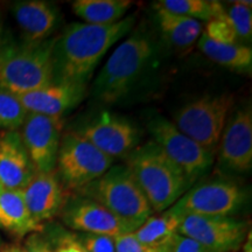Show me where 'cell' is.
Listing matches in <instances>:
<instances>
[{
  "label": "cell",
  "mask_w": 252,
  "mask_h": 252,
  "mask_svg": "<svg viewBox=\"0 0 252 252\" xmlns=\"http://www.w3.org/2000/svg\"><path fill=\"white\" fill-rule=\"evenodd\" d=\"M134 15L110 25L71 24L56 36L53 83L86 86L108 50L132 31Z\"/></svg>",
  "instance_id": "cell-1"
},
{
  "label": "cell",
  "mask_w": 252,
  "mask_h": 252,
  "mask_svg": "<svg viewBox=\"0 0 252 252\" xmlns=\"http://www.w3.org/2000/svg\"><path fill=\"white\" fill-rule=\"evenodd\" d=\"M153 36L139 27L113 50L94 80V98L113 104L127 96L149 69L156 56Z\"/></svg>",
  "instance_id": "cell-2"
},
{
  "label": "cell",
  "mask_w": 252,
  "mask_h": 252,
  "mask_svg": "<svg viewBox=\"0 0 252 252\" xmlns=\"http://www.w3.org/2000/svg\"><path fill=\"white\" fill-rule=\"evenodd\" d=\"M127 157L126 167L153 212H166L191 187L185 173L153 140L137 146Z\"/></svg>",
  "instance_id": "cell-3"
},
{
  "label": "cell",
  "mask_w": 252,
  "mask_h": 252,
  "mask_svg": "<svg viewBox=\"0 0 252 252\" xmlns=\"http://www.w3.org/2000/svg\"><path fill=\"white\" fill-rule=\"evenodd\" d=\"M56 36L39 42L5 39L0 48V88L14 94L53 84V48Z\"/></svg>",
  "instance_id": "cell-4"
},
{
  "label": "cell",
  "mask_w": 252,
  "mask_h": 252,
  "mask_svg": "<svg viewBox=\"0 0 252 252\" xmlns=\"http://www.w3.org/2000/svg\"><path fill=\"white\" fill-rule=\"evenodd\" d=\"M112 214L128 232H133L152 216L149 201L126 166H111L99 179L80 190Z\"/></svg>",
  "instance_id": "cell-5"
},
{
  "label": "cell",
  "mask_w": 252,
  "mask_h": 252,
  "mask_svg": "<svg viewBox=\"0 0 252 252\" xmlns=\"http://www.w3.org/2000/svg\"><path fill=\"white\" fill-rule=\"evenodd\" d=\"M232 105L234 98L228 94L200 97L176 112L174 125L195 143L214 152L219 146Z\"/></svg>",
  "instance_id": "cell-6"
},
{
  "label": "cell",
  "mask_w": 252,
  "mask_h": 252,
  "mask_svg": "<svg viewBox=\"0 0 252 252\" xmlns=\"http://www.w3.org/2000/svg\"><path fill=\"white\" fill-rule=\"evenodd\" d=\"M113 159L105 156L76 132L62 138L56 160L58 178L68 189L80 191L99 179L110 167Z\"/></svg>",
  "instance_id": "cell-7"
},
{
  "label": "cell",
  "mask_w": 252,
  "mask_h": 252,
  "mask_svg": "<svg viewBox=\"0 0 252 252\" xmlns=\"http://www.w3.org/2000/svg\"><path fill=\"white\" fill-rule=\"evenodd\" d=\"M147 130L154 143L185 173L190 185L213 166L214 152L195 143L162 116H153L147 123Z\"/></svg>",
  "instance_id": "cell-8"
},
{
  "label": "cell",
  "mask_w": 252,
  "mask_h": 252,
  "mask_svg": "<svg viewBox=\"0 0 252 252\" xmlns=\"http://www.w3.org/2000/svg\"><path fill=\"white\" fill-rule=\"evenodd\" d=\"M247 201V193L231 181H208L189 188L169 210L179 217L187 215L230 217Z\"/></svg>",
  "instance_id": "cell-9"
},
{
  "label": "cell",
  "mask_w": 252,
  "mask_h": 252,
  "mask_svg": "<svg viewBox=\"0 0 252 252\" xmlns=\"http://www.w3.org/2000/svg\"><path fill=\"white\" fill-rule=\"evenodd\" d=\"M248 224L234 217L187 215L181 217L178 234L189 237L210 252H237L247 239Z\"/></svg>",
  "instance_id": "cell-10"
},
{
  "label": "cell",
  "mask_w": 252,
  "mask_h": 252,
  "mask_svg": "<svg viewBox=\"0 0 252 252\" xmlns=\"http://www.w3.org/2000/svg\"><path fill=\"white\" fill-rule=\"evenodd\" d=\"M20 128L21 139L35 172H54L61 144L62 118L27 113Z\"/></svg>",
  "instance_id": "cell-11"
},
{
  "label": "cell",
  "mask_w": 252,
  "mask_h": 252,
  "mask_svg": "<svg viewBox=\"0 0 252 252\" xmlns=\"http://www.w3.org/2000/svg\"><path fill=\"white\" fill-rule=\"evenodd\" d=\"M76 133L112 159L128 156L140 139L139 131L128 119L109 111L100 112Z\"/></svg>",
  "instance_id": "cell-12"
},
{
  "label": "cell",
  "mask_w": 252,
  "mask_h": 252,
  "mask_svg": "<svg viewBox=\"0 0 252 252\" xmlns=\"http://www.w3.org/2000/svg\"><path fill=\"white\" fill-rule=\"evenodd\" d=\"M220 162L236 174L252 167V112L250 105L236 111L226 122L220 139Z\"/></svg>",
  "instance_id": "cell-13"
},
{
  "label": "cell",
  "mask_w": 252,
  "mask_h": 252,
  "mask_svg": "<svg viewBox=\"0 0 252 252\" xmlns=\"http://www.w3.org/2000/svg\"><path fill=\"white\" fill-rule=\"evenodd\" d=\"M62 220L72 230L84 234L117 237L128 234L124 225L99 203L84 196L65 200L61 210Z\"/></svg>",
  "instance_id": "cell-14"
},
{
  "label": "cell",
  "mask_w": 252,
  "mask_h": 252,
  "mask_svg": "<svg viewBox=\"0 0 252 252\" xmlns=\"http://www.w3.org/2000/svg\"><path fill=\"white\" fill-rule=\"evenodd\" d=\"M87 87L70 83H53L42 89L15 94L28 113L60 117L77 106L86 94Z\"/></svg>",
  "instance_id": "cell-15"
},
{
  "label": "cell",
  "mask_w": 252,
  "mask_h": 252,
  "mask_svg": "<svg viewBox=\"0 0 252 252\" xmlns=\"http://www.w3.org/2000/svg\"><path fill=\"white\" fill-rule=\"evenodd\" d=\"M20 132H0V185L9 190H23L35 175Z\"/></svg>",
  "instance_id": "cell-16"
},
{
  "label": "cell",
  "mask_w": 252,
  "mask_h": 252,
  "mask_svg": "<svg viewBox=\"0 0 252 252\" xmlns=\"http://www.w3.org/2000/svg\"><path fill=\"white\" fill-rule=\"evenodd\" d=\"M21 191L32 220L40 225L43 220L58 215L67 200L62 184L54 172L35 173Z\"/></svg>",
  "instance_id": "cell-17"
},
{
  "label": "cell",
  "mask_w": 252,
  "mask_h": 252,
  "mask_svg": "<svg viewBox=\"0 0 252 252\" xmlns=\"http://www.w3.org/2000/svg\"><path fill=\"white\" fill-rule=\"evenodd\" d=\"M12 13L24 40L39 42L52 37L60 23V11L54 4L43 0H24L11 5Z\"/></svg>",
  "instance_id": "cell-18"
},
{
  "label": "cell",
  "mask_w": 252,
  "mask_h": 252,
  "mask_svg": "<svg viewBox=\"0 0 252 252\" xmlns=\"http://www.w3.org/2000/svg\"><path fill=\"white\" fill-rule=\"evenodd\" d=\"M0 212L4 220L2 229L18 237L40 231L42 225L36 224L28 213L21 190L0 189Z\"/></svg>",
  "instance_id": "cell-19"
},
{
  "label": "cell",
  "mask_w": 252,
  "mask_h": 252,
  "mask_svg": "<svg viewBox=\"0 0 252 252\" xmlns=\"http://www.w3.org/2000/svg\"><path fill=\"white\" fill-rule=\"evenodd\" d=\"M153 7L156 9V18L160 32L176 48L184 49L190 47L202 34V25L200 21L172 13L156 4H153Z\"/></svg>",
  "instance_id": "cell-20"
},
{
  "label": "cell",
  "mask_w": 252,
  "mask_h": 252,
  "mask_svg": "<svg viewBox=\"0 0 252 252\" xmlns=\"http://www.w3.org/2000/svg\"><path fill=\"white\" fill-rule=\"evenodd\" d=\"M197 47L213 62L231 70L250 74L252 69V50L242 43H219L201 34Z\"/></svg>",
  "instance_id": "cell-21"
},
{
  "label": "cell",
  "mask_w": 252,
  "mask_h": 252,
  "mask_svg": "<svg viewBox=\"0 0 252 252\" xmlns=\"http://www.w3.org/2000/svg\"><path fill=\"white\" fill-rule=\"evenodd\" d=\"M133 2L130 0H76L72 11L90 25H110L125 18Z\"/></svg>",
  "instance_id": "cell-22"
},
{
  "label": "cell",
  "mask_w": 252,
  "mask_h": 252,
  "mask_svg": "<svg viewBox=\"0 0 252 252\" xmlns=\"http://www.w3.org/2000/svg\"><path fill=\"white\" fill-rule=\"evenodd\" d=\"M180 220L181 217L167 209L159 215L150 216L139 228L133 231V235L140 243L149 247H167L172 244L173 237L178 234Z\"/></svg>",
  "instance_id": "cell-23"
},
{
  "label": "cell",
  "mask_w": 252,
  "mask_h": 252,
  "mask_svg": "<svg viewBox=\"0 0 252 252\" xmlns=\"http://www.w3.org/2000/svg\"><path fill=\"white\" fill-rule=\"evenodd\" d=\"M154 4L172 13L207 23L225 14L223 4L216 0H160Z\"/></svg>",
  "instance_id": "cell-24"
},
{
  "label": "cell",
  "mask_w": 252,
  "mask_h": 252,
  "mask_svg": "<svg viewBox=\"0 0 252 252\" xmlns=\"http://www.w3.org/2000/svg\"><path fill=\"white\" fill-rule=\"evenodd\" d=\"M27 113L14 94L0 88V130L18 131Z\"/></svg>",
  "instance_id": "cell-25"
},
{
  "label": "cell",
  "mask_w": 252,
  "mask_h": 252,
  "mask_svg": "<svg viewBox=\"0 0 252 252\" xmlns=\"http://www.w3.org/2000/svg\"><path fill=\"white\" fill-rule=\"evenodd\" d=\"M252 2L251 1H230L223 5L225 14L235 28L237 40L248 41L252 36Z\"/></svg>",
  "instance_id": "cell-26"
},
{
  "label": "cell",
  "mask_w": 252,
  "mask_h": 252,
  "mask_svg": "<svg viewBox=\"0 0 252 252\" xmlns=\"http://www.w3.org/2000/svg\"><path fill=\"white\" fill-rule=\"evenodd\" d=\"M202 34L214 42L225 43V45L237 43V35H236L235 28L226 14L208 21Z\"/></svg>",
  "instance_id": "cell-27"
},
{
  "label": "cell",
  "mask_w": 252,
  "mask_h": 252,
  "mask_svg": "<svg viewBox=\"0 0 252 252\" xmlns=\"http://www.w3.org/2000/svg\"><path fill=\"white\" fill-rule=\"evenodd\" d=\"M116 252H171V245L161 248H152L140 243L133 232L119 235L113 238Z\"/></svg>",
  "instance_id": "cell-28"
},
{
  "label": "cell",
  "mask_w": 252,
  "mask_h": 252,
  "mask_svg": "<svg viewBox=\"0 0 252 252\" xmlns=\"http://www.w3.org/2000/svg\"><path fill=\"white\" fill-rule=\"evenodd\" d=\"M75 236L86 252H116L115 241L110 236L84 234V232Z\"/></svg>",
  "instance_id": "cell-29"
},
{
  "label": "cell",
  "mask_w": 252,
  "mask_h": 252,
  "mask_svg": "<svg viewBox=\"0 0 252 252\" xmlns=\"http://www.w3.org/2000/svg\"><path fill=\"white\" fill-rule=\"evenodd\" d=\"M171 252H210L194 239L176 234L173 237Z\"/></svg>",
  "instance_id": "cell-30"
},
{
  "label": "cell",
  "mask_w": 252,
  "mask_h": 252,
  "mask_svg": "<svg viewBox=\"0 0 252 252\" xmlns=\"http://www.w3.org/2000/svg\"><path fill=\"white\" fill-rule=\"evenodd\" d=\"M23 252H52V245L37 232L28 235L23 247Z\"/></svg>",
  "instance_id": "cell-31"
},
{
  "label": "cell",
  "mask_w": 252,
  "mask_h": 252,
  "mask_svg": "<svg viewBox=\"0 0 252 252\" xmlns=\"http://www.w3.org/2000/svg\"><path fill=\"white\" fill-rule=\"evenodd\" d=\"M52 252H86L78 243L76 236L71 234L61 235L58 237V245Z\"/></svg>",
  "instance_id": "cell-32"
},
{
  "label": "cell",
  "mask_w": 252,
  "mask_h": 252,
  "mask_svg": "<svg viewBox=\"0 0 252 252\" xmlns=\"http://www.w3.org/2000/svg\"><path fill=\"white\" fill-rule=\"evenodd\" d=\"M0 252H23V249L17 243H8L2 244Z\"/></svg>",
  "instance_id": "cell-33"
},
{
  "label": "cell",
  "mask_w": 252,
  "mask_h": 252,
  "mask_svg": "<svg viewBox=\"0 0 252 252\" xmlns=\"http://www.w3.org/2000/svg\"><path fill=\"white\" fill-rule=\"evenodd\" d=\"M242 247H243V252H252V232H251V230L248 232L247 239H245Z\"/></svg>",
  "instance_id": "cell-34"
},
{
  "label": "cell",
  "mask_w": 252,
  "mask_h": 252,
  "mask_svg": "<svg viewBox=\"0 0 252 252\" xmlns=\"http://www.w3.org/2000/svg\"><path fill=\"white\" fill-rule=\"evenodd\" d=\"M2 41H4V25H2V18L0 13V48L2 46Z\"/></svg>",
  "instance_id": "cell-35"
},
{
  "label": "cell",
  "mask_w": 252,
  "mask_h": 252,
  "mask_svg": "<svg viewBox=\"0 0 252 252\" xmlns=\"http://www.w3.org/2000/svg\"><path fill=\"white\" fill-rule=\"evenodd\" d=\"M4 226V220H2V215H1V212H0V228H2Z\"/></svg>",
  "instance_id": "cell-36"
},
{
  "label": "cell",
  "mask_w": 252,
  "mask_h": 252,
  "mask_svg": "<svg viewBox=\"0 0 252 252\" xmlns=\"http://www.w3.org/2000/svg\"><path fill=\"white\" fill-rule=\"evenodd\" d=\"M2 244H4V243H2L1 238H0V250H1V247H2Z\"/></svg>",
  "instance_id": "cell-37"
},
{
  "label": "cell",
  "mask_w": 252,
  "mask_h": 252,
  "mask_svg": "<svg viewBox=\"0 0 252 252\" xmlns=\"http://www.w3.org/2000/svg\"><path fill=\"white\" fill-rule=\"evenodd\" d=\"M1 188H2V187H1V185H0V189H1Z\"/></svg>",
  "instance_id": "cell-38"
}]
</instances>
